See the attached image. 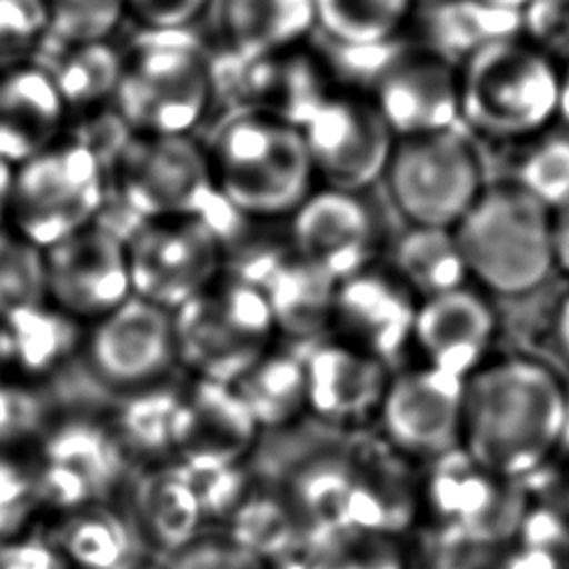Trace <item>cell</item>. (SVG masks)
I'll return each instance as SVG.
<instances>
[{
  "label": "cell",
  "mask_w": 569,
  "mask_h": 569,
  "mask_svg": "<svg viewBox=\"0 0 569 569\" xmlns=\"http://www.w3.org/2000/svg\"><path fill=\"white\" fill-rule=\"evenodd\" d=\"M569 442L565 376L531 353L487 358L465 378L460 451L491 476L525 485Z\"/></svg>",
  "instance_id": "1"
},
{
  "label": "cell",
  "mask_w": 569,
  "mask_h": 569,
  "mask_svg": "<svg viewBox=\"0 0 569 569\" xmlns=\"http://www.w3.org/2000/svg\"><path fill=\"white\" fill-rule=\"evenodd\" d=\"M453 236L469 278L489 293L520 298L556 271L553 211L509 178L487 182Z\"/></svg>",
  "instance_id": "2"
},
{
  "label": "cell",
  "mask_w": 569,
  "mask_h": 569,
  "mask_svg": "<svg viewBox=\"0 0 569 569\" xmlns=\"http://www.w3.org/2000/svg\"><path fill=\"white\" fill-rule=\"evenodd\" d=\"M222 198L242 218L293 213L316 178L300 131L271 116L238 111L207 147Z\"/></svg>",
  "instance_id": "3"
},
{
  "label": "cell",
  "mask_w": 569,
  "mask_h": 569,
  "mask_svg": "<svg viewBox=\"0 0 569 569\" xmlns=\"http://www.w3.org/2000/svg\"><path fill=\"white\" fill-rule=\"evenodd\" d=\"M111 182L136 222L202 220L224 244L242 229L244 218L222 198L207 149L191 136L131 133L109 167Z\"/></svg>",
  "instance_id": "4"
},
{
  "label": "cell",
  "mask_w": 569,
  "mask_h": 569,
  "mask_svg": "<svg viewBox=\"0 0 569 569\" xmlns=\"http://www.w3.org/2000/svg\"><path fill=\"white\" fill-rule=\"evenodd\" d=\"M460 124L502 142H525L560 120L562 67L522 36L496 42L460 67Z\"/></svg>",
  "instance_id": "5"
},
{
  "label": "cell",
  "mask_w": 569,
  "mask_h": 569,
  "mask_svg": "<svg viewBox=\"0 0 569 569\" xmlns=\"http://www.w3.org/2000/svg\"><path fill=\"white\" fill-rule=\"evenodd\" d=\"M113 109L142 136H189L204 118L216 71L200 42L187 31H144L122 53Z\"/></svg>",
  "instance_id": "6"
},
{
  "label": "cell",
  "mask_w": 569,
  "mask_h": 569,
  "mask_svg": "<svg viewBox=\"0 0 569 569\" xmlns=\"http://www.w3.org/2000/svg\"><path fill=\"white\" fill-rule=\"evenodd\" d=\"M176 353L196 380L233 385L276 338V322L260 289L220 276L173 313Z\"/></svg>",
  "instance_id": "7"
},
{
  "label": "cell",
  "mask_w": 569,
  "mask_h": 569,
  "mask_svg": "<svg viewBox=\"0 0 569 569\" xmlns=\"http://www.w3.org/2000/svg\"><path fill=\"white\" fill-rule=\"evenodd\" d=\"M336 49L345 53L342 67L367 80V98L396 140L460 124V71L445 56L393 40Z\"/></svg>",
  "instance_id": "8"
},
{
  "label": "cell",
  "mask_w": 569,
  "mask_h": 569,
  "mask_svg": "<svg viewBox=\"0 0 569 569\" xmlns=\"http://www.w3.org/2000/svg\"><path fill=\"white\" fill-rule=\"evenodd\" d=\"M107 196V167L64 133L16 167L4 224L44 251L98 222Z\"/></svg>",
  "instance_id": "9"
},
{
  "label": "cell",
  "mask_w": 569,
  "mask_h": 569,
  "mask_svg": "<svg viewBox=\"0 0 569 569\" xmlns=\"http://www.w3.org/2000/svg\"><path fill=\"white\" fill-rule=\"evenodd\" d=\"M382 176L411 227L453 229L487 187L482 156L462 124L398 138Z\"/></svg>",
  "instance_id": "10"
},
{
  "label": "cell",
  "mask_w": 569,
  "mask_h": 569,
  "mask_svg": "<svg viewBox=\"0 0 569 569\" xmlns=\"http://www.w3.org/2000/svg\"><path fill=\"white\" fill-rule=\"evenodd\" d=\"M127 240L133 296L176 311L220 278L224 240L202 220L136 222Z\"/></svg>",
  "instance_id": "11"
},
{
  "label": "cell",
  "mask_w": 569,
  "mask_h": 569,
  "mask_svg": "<svg viewBox=\"0 0 569 569\" xmlns=\"http://www.w3.org/2000/svg\"><path fill=\"white\" fill-rule=\"evenodd\" d=\"M313 173L327 187L358 193L385 173L393 133L367 96L329 89L296 127Z\"/></svg>",
  "instance_id": "12"
},
{
  "label": "cell",
  "mask_w": 569,
  "mask_h": 569,
  "mask_svg": "<svg viewBox=\"0 0 569 569\" xmlns=\"http://www.w3.org/2000/svg\"><path fill=\"white\" fill-rule=\"evenodd\" d=\"M431 465L433 471L422 498L451 540L478 547L516 538L529 507V500L520 493L522 485L491 476L460 449Z\"/></svg>",
  "instance_id": "13"
},
{
  "label": "cell",
  "mask_w": 569,
  "mask_h": 569,
  "mask_svg": "<svg viewBox=\"0 0 569 569\" xmlns=\"http://www.w3.org/2000/svg\"><path fill=\"white\" fill-rule=\"evenodd\" d=\"M465 380L429 365L391 373L378 420L387 445L405 458L433 462L460 449Z\"/></svg>",
  "instance_id": "14"
},
{
  "label": "cell",
  "mask_w": 569,
  "mask_h": 569,
  "mask_svg": "<svg viewBox=\"0 0 569 569\" xmlns=\"http://www.w3.org/2000/svg\"><path fill=\"white\" fill-rule=\"evenodd\" d=\"M44 280L56 309L96 322L133 296L124 236L102 222L67 236L44 249Z\"/></svg>",
  "instance_id": "15"
},
{
  "label": "cell",
  "mask_w": 569,
  "mask_h": 569,
  "mask_svg": "<svg viewBox=\"0 0 569 569\" xmlns=\"http://www.w3.org/2000/svg\"><path fill=\"white\" fill-rule=\"evenodd\" d=\"M93 376L124 393L164 382L178 362L173 316L138 296L93 322L84 340Z\"/></svg>",
  "instance_id": "16"
},
{
  "label": "cell",
  "mask_w": 569,
  "mask_h": 569,
  "mask_svg": "<svg viewBox=\"0 0 569 569\" xmlns=\"http://www.w3.org/2000/svg\"><path fill=\"white\" fill-rule=\"evenodd\" d=\"M229 276L260 289L276 331L291 340L316 345L331 329L338 282L291 247H247Z\"/></svg>",
  "instance_id": "17"
},
{
  "label": "cell",
  "mask_w": 569,
  "mask_h": 569,
  "mask_svg": "<svg viewBox=\"0 0 569 569\" xmlns=\"http://www.w3.org/2000/svg\"><path fill=\"white\" fill-rule=\"evenodd\" d=\"M36 462V496L62 511L102 505L118 485L124 451L111 427L76 420L44 438Z\"/></svg>",
  "instance_id": "18"
},
{
  "label": "cell",
  "mask_w": 569,
  "mask_h": 569,
  "mask_svg": "<svg viewBox=\"0 0 569 569\" xmlns=\"http://www.w3.org/2000/svg\"><path fill=\"white\" fill-rule=\"evenodd\" d=\"M289 247L336 282L369 267L376 251V222L358 193L311 191L291 213Z\"/></svg>",
  "instance_id": "19"
},
{
  "label": "cell",
  "mask_w": 569,
  "mask_h": 569,
  "mask_svg": "<svg viewBox=\"0 0 569 569\" xmlns=\"http://www.w3.org/2000/svg\"><path fill=\"white\" fill-rule=\"evenodd\" d=\"M418 305L413 293L378 269H362L338 282L331 329L336 340L391 362L411 340Z\"/></svg>",
  "instance_id": "20"
},
{
  "label": "cell",
  "mask_w": 569,
  "mask_h": 569,
  "mask_svg": "<svg viewBox=\"0 0 569 569\" xmlns=\"http://www.w3.org/2000/svg\"><path fill=\"white\" fill-rule=\"evenodd\" d=\"M496 329L493 307L478 289L465 284L418 305L411 340L422 353V365L465 380L491 358Z\"/></svg>",
  "instance_id": "21"
},
{
  "label": "cell",
  "mask_w": 569,
  "mask_h": 569,
  "mask_svg": "<svg viewBox=\"0 0 569 569\" xmlns=\"http://www.w3.org/2000/svg\"><path fill=\"white\" fill-rule=\"evenodd\" d=\"M307 411L327 425L356 427L378 416L389 365L336 338L307 347Z\"/></svg>",
  "instance_id": "22"
},
{
  "label": "cell",
  "mask_w": 569,
  "mask_h": 569,
  "mask_svg": "<svg viewBox=\"0 0 569 569\" xmlns=\"http://www.w3.org/2000/svg\"><path fill=\"white\" fill-rule=\"evenodd\" d=\"M69 109L38 62L0 69V158L18 167L64 136Z\"/></svg>",
  "instance_id": "23"
},
{
  "label": "cell",
  "mask_w": 569,
  "mask_h": 569,
  "mask_svg": "<svg viewBox=\"0 0 569 569\" xmlns=\"http://www.w3.org/2000/svg\"><path fill=\"white\" fill-rule=\"evenodd\" d=\"M258 425L231 385L196 380L184 387L178 453L187 467L240 465Z\"/></svg>",
  "instance_id": "24"
},
{
  "label": "cell",
  "mask_w": 569,
  "mask_h": 569,
  "mask_svg": "<svg viewBox=\"0 0 569 569\" xmlns=\"http://www.w3.org/2000/svg\"><path fill=\"white\" fill-rule=\"evenodd\" d=\"M236 62L233 89L244 104L242 111L271 116L298 127L309 109L329 91L322 69L298 47Z\"/></svg>",
  "instance_id": "25"
},
{
  "label": "cell",
  "mask_w": 569,
  "mask_h": 569,
  "mask_svg": "<svg viewBox=\"0 0 569 569\" xmlns=\"http://www.w3.org/2000/svg\"><path fill=\"white\" fill-rule=\"evenodd\" d=\"M316 27V0H218V31L233 60L298 47Z\"/></svg>",
  "instance_id": "26"
},
{
  "label": "cell",
  "mask_w": 569,
  "mask_h": 569,
  "mask_svg": "<svg viewBox=\"0 0 569 569\" xmlns=\"http://www.w3.org/2000/svg\"><path fill=\"white\" fill-rule=\"evenodd\" d=\"M80 345L78 322L51 302L0 320V373L20 382L58 369Z\"/></svg>",
  "instance_id": "27"
},
{
  "label": "cell",
  "mask_w": 569,
  "mask_h": 569,
  "mask_svg": "<svg viewBox=\"0 0 569 569\" xmlns=\"http://www.w3.org/2000/svg\"><path fill=\"white\" fill-rule=\"evenodd\" d=\"M429 49L460 67L473 53L520 36V11L489 0H431L422 13Z\"/></svg>",
  "instance_id": "28"
},
{
  "label": "cell",
  "mask_w": 569,
  "mask_h": 569,
  "mask_svg": "<svg viewBox=\"0 0 569 569\" xmlns=\"http://www.w3.org/2000/svg\"><path fill=\"white\" fill-rule=\"evenodd\" d=\"M38 53H47V58L38 62L51 73L69 113H91L113 107L124 56L113 49L109 40L42 44Z\"/></svg>",
  "instance_id": "29"
},
{
  "label": "cell",
  "mask_w": 569,
  "mask_h": 569,
  "mask_svg": "<svg viewBox=\"0 0 569 569\" xmlns=\"http://www.w3.org/2000/svg\"><path fill=\"white\" fill-rule=\"evenodd\" d=\"M136 509L144 538L164 553L198 536L204 520L202 505L184 467L149 471L138 485Z\"/></svg>",
  "instance_id": "30"
},
{
  "label": "cell",
  "mask_w": 569,
  "mask_h": 569,
  "mask_svg": "<svg viewBox=\"0 0 569 569\" xmlns=\"http://www.w3.org/2000/svg\"><path fill=\"white\" fill-rule=\"evenodd\" d=\"M305 351L271 347L231 387L260 427H284L307 411Z\"/></svg>",
  "instance_id": "31"
},
{
  "label": "cell",
  "mask_w": 569,
  "mask_h": 569,
  "mask_svg": "<svg viewBox=\"0 0 569 569\" xmlns=\"http://www.w3.org/2000/svg\"><path fill=\"white\" fill-rule=\"evenodd\" d=\"M184 389L164 382L131 391L116 420L109 425L122 451L144 458L178 453L182 431Z\"/></svg>",
  "instance_id": "32"
},
{
  "label": "cell",
  "mask_w": 569,
  "mask_h": 569,
  "mask_svg": "<svg viewBox=\"0 0 569 569\" xmlns=\"http://www.w3.org/2000/svg\"><path fill=\"white\" fill-rule=\"evenodd\" d=\"M396 278L422 300L465 287L469 280L453 229L411 227L393 249Z\"/></svg>",
  "instance_id": "33"
},
{
  "label": "cell",
  "mask_w": 569,
  "mask_h": 569,
  "mask_svg": "<svg viewBox=\"0 0 569 569\" xmlns=\"http://www.w3.org/2000/svg\"><path fill=\"white\" fill-rule=\"evenodd\" d=\"M53 542L71 569H129L140 558L127 522L104 505L69 511Z\"/></svg>",
  "instance_id": "34"
},
{
  "label": "cell",
  "mask_w": 569,
  "mask_h": 569,
  "mask_svg": "<svg viewBox=\"0 0 569 569\" xmlns=\"http://www.w3.org/2000/svg\"><path fill=\"white\" fill-rule=\"evenodd\" d=\"M418 0H316V27L336 47H373L396 38Z\"/></svg>",
  "instance_id": "35"
},
{
  "label": "cell",
  "mask_w": 569,
  "mask_h": 569,
  "mask_svg": "<svg viewBox=\"0 0 569 569\" xmlns=\"http://www.w3.org/2000/svg\"><path fill=\"white\" fill-rule=\"evenodd\" d=\"M513 171L507 176L551 211L569 200V129H553L518 142Z\"/></svg>",
  "instance_id": "36"
},
{
  "label": "cell",
  "mask_w": 569,
  "mask_h": 569,
  "mask_svg": "<svg viewBox=\"0 0 569 569\" xmlns=\"http://www.w3.org/2000/svg\"><path fill=\"white\" fill-rule=\"evenodd\" d=\"M44 251L7 224L0 227V320L44 305Z\"/></svg>",
  "instance_id": "37"
},
{
  "label": "cell",
  "mask_w": 569,
  "mask_h": 569,
  "mask_svg": "<svg viewBox=\"0 0 569 569\" xmlns=\"http://www.w3.org/2000/svg\"><path fill=\"white\" fill-rule=\"evenodd\" d=\"M42 7L47 18V38L42 44L109 40L127 13L124 0H42Z\"/></svg>",
  "instance_id": "38"
},
{
  "label": "cell",
  "mask_w": 569,
  "mask_h": 569,
  "mask_svg": "<svg viewBox=\"0 0 569 569\" xmlns=\"http://www.w3.org/2000/svg\"><path fill=\"white\" fill-rule=\"evenodd\" d=\"M162 569H269L267 560L231 533L200 531L167 553Z\"/></svg>",
  "instance_id": "39"
},
{
  "label": "cell",
  "mask_w": 569,
  "mask_h": 569,
  "mask_svg": "<svg viewBox=\"0 0 569 569\" xmlns=\"http://www.w3.org/2000/svg\"><path fill=\"white\" fill-rule=\"evenodd\" d=\"M44 38L42 0H0V69L33 60Z\"/></svg>",
  "instance_id": "40"
},
{
  "label": "cell",
  "mask_w": 569,
  "mask_h": 569,
  "mask_svg": "<svg viewBox=\"0 0 569 569\" xmlns=\"http://www.w3.org/2000/svg\"><path fill=\"white\" fill-rule=\"evenodd\" d=\"M520 36L560 67L569 62V0H531L520 11Z\"/></svg>",
  "instance_id": "41"
},
{
  "label": "cell",
  "mask_w": 569,
  "mask_h": 569,
  "mask_svg": "<svg viewBox=\"0 0 569 569\" xmlns=\"http://www.w3.org/2000/svg\"><path fill=\"white\" fill-rule=\"evenodd\" d=\"M0 569H71L53 538L40 533H0Z\"/></svg>",
  "instance_id": "42"
},
{
  "label": "cell",
  "mask_w": 569,
  "mask_h": 569,
  "mask_svg": "<svg viewBox=\"0 0 569 569\" xmlns=\"http://www.w3.org/2000/svg\"><path fill=\"white\" fill-rule=\"evenodd\" d=\"M209 4V0H124L131 13L147 31H182Z\"/></svg>",
  "instance_id": "43"
},
{
  "label": "cell",
  "mask_w": 569,
  "mask_h": 569,
  "mask_svg": "<svg viewBox=\"0 0 569 569\" xmlns=\"http://www.w3.org/2000/svg\"><path fill=\"white\" fill-rule=\"evenodd\" d=\"M36 418L38 405L24 382L0 373V445L18 447V438L33 427Z\"/></svg>",
  "instance_id": "44"
},
{
  "label": "cell",
  "mask_w": 569,
  "mask_h": 569,
  "mask_svg": "<svg viewBox=\"0 0 569 569\" xmlns=\"http://www.w3.org/2000/svg\"><path fill=\"white\" fill-rule=\"evenodd\" d=\"M36 496V462L16 453V447L0 445V518L11 516Z\"/></svg>",
  "instance_id": "45"
},
{
  "label": "cell",
  "mask_w": 569,
  "mask_h": 569,
  "mask_svg": "<svg viewBox=\"0 0 569 569\" xmlns=\"http://www.w3.org/2000/svg\"><path fill=\"white\" fill-rule=\"evenodd\" d=\"M516 545L507 542V549L491 560V569H569L565 560H560L556 553L540 549L536 545L522 542L513 538Z\"/></svg>",
  "instance_id": "46"
},
{
  "label": "cell",
  "mask_w": 569,
  "mask_h": 569,
  "mask_svg": "<svg viewBox=\"0 0 569 569\" xmlns=\"http://www.w3.org/2000/svg\"><path fill=\"white\" fill-rule=\"evenodd\" d=\"M549 345L565 367H569V289L558 300L549 322Z\"/></svg>",
  "instance_id": "47"
},
{
  "label": "cell",
  "mask_w": 569,
  "mask_h": 569,
  "mask_svg": "<svg viewBox=\"0 0 569 569\" xmlns=\"http://www.w3.org/2000/svg\"><path fill=\"white\" fill-rule=\"evenodd\" d=\"M553 258L556 269L569 276V200L553 209Z\"/></svg>",
  "instance_id": "48"
},
{
  "label": "cell",
  "mask_w": 569,
  "mask_h": 569,
  "mask_svg": "<svg viewBox=\"0 0 569 569\" xmlns=\"http://www.w3.org/2000/svg\"><path fill=\"white\" fill-rule=\"evenodd\" d=\"M13 171L7 160L0 158V227L7 222V209H9V198H11V184H13Z\"/></svg>",
  "instance_id": "49"
},
{
  "label": "cell",
  "mask_w": 569,
  "mask_h": 569,
  "mask_svg": "<svg viewBox=\"0 0 569 569\" xmlns=\"http://www.w3.org/2000/svg\"><path fill=\"white\" fill-rule=\"evenodd\" d=\"M560 122L569 129V62L562 64V91H560Z\"/></svg>",
  "instance_id": "50"
},
{
  "label": "cell",
  "mask_w": 569,
  "mask_h": 569,
  "mask_svg": "<svg viewBox=\"0 0 569 569\" xmlns=\"http://www.w3.org/2000/svg\"><path fill=\"white\" fill-rule=\"evenodd\" d=\"M498 7H505V9H513V11H522L531 0H489Z\"/></svg>",
  "instance_id": "51"
},
{
  "label": "cell",
  "mask_w": 569,
  "mask_h": 569,
  "mask_svg": "<svg viewBox=\"0 0 569 569\" xmlns=\"http://www.w3.org/2000/svg\"><path fill=\"white\" fill-rule=\"evenodd\" d=\"M129 569H162V567H151L149 562H144L142 558H138V560H136V562H133Z\"/></svg>",
  "instance_id": "52"
}]
</instances>
